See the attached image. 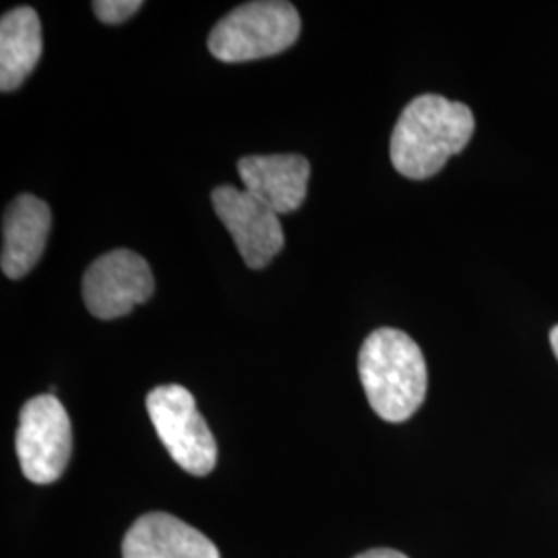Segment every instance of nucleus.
<instances>
[{
    "label": "nucleus",
    "instance_id": "obj_2",
    "mask_svg": "<svg viewBox=\"0 0 558 558\" xmlns=\"http://www.w3.org/2000/svg\"><path fill=\"white\" fill-rule=\"evenodd\" d=\"M360 380L371 408L387 422H405L426 398V362L418 343L399 329L383 327L362 343Z\"/></svg>",
    "mask_w": 558,
    "mask_h": 558
},
{
    "label": "nucleus",
    "instance_id": "obj_6",
    "mask_svg": "<svg viewBox=\"0 0 558 558\" xmlns=\"http://www.w3.org/2000/svg\"><path fill=\"white\" fill-rule=\"evenodd\" d=\"M156 281L149 263L119 248L94 260L83 278V300L96 319H119L151 299Z\"/></svg>",
    "mask_w": 558,
    "mask_h": 558
},
{
    "label": "nucleus",
    "instance_id": "obj_10",
    "mask_svg": "<svg viewBox=\"0 0 558 558\" xmlns=\"http://www.w3.org/2000/svg\"><path fill=\"white\" fill-rule=\"evenodd\" d=\"M50 207L34 195H20L4 214L0 265L9 279L25 278L40 260L50 232Z\"/></svg>",
    "mask_w": 558,
    "mask_h": 558
},
{
    "label": "nucleus",
    "instance_id": "obj_9",
    "mask_svg": "<svg viewBox=\"0 0 558 558\" xmlns=\"http://www.w3.org/2000/svg\"><path fill=\"white\" fill-rule=\"evenodd\" d=\"M122 558H221L218 546L170 513H147L122 539Z\"/></svg>",
    "mask_w": 558,
    "mask_h": 558
},
{
    "label": "nucleus",
    "instance_id": "obj_13",
    "mask_svg": "<svg viewBox=\"0 0 558 558\" xmlns=\"http://www.w3.org/2000/svg\"><path fill=\"white\" fill-rule=\"evenodd\" d=\"M354 558H408L405 555H401L398 550H391V548H375V550H368V553H362L359 557Z\"/></svg>",
    "mask_w": 558,
    "mask_h": 558
},
{
    "label": "nucleus",
    "instance_id": "obj_11",
    "mask_svg": "<svg viewBox=\"0 0 558 558\" xmlns=\"http://www.w3.org/2000/svg\"><path fill=\"white\" fill-rule=\"evenodd\" d=\"M41 25L32 7H17L0 21V89L13 92L41 57Z\"/></svg>",
    "mask_w": 558,
    "mask_h": 558
},
{
    "label": "nucleus",
    "instance_id": "obj_5",
    "mask_svg": "<svg viewBox=\"0 0 558 558\" xmlns=\"http://www.w3.org/2000/svg\"><path fill=\"white\" fill-rule=\"evenodd\" d=\"M15 449L29 482L52 484L62 476L73 453V428L66 410L52 393L23 405Z\"/></svg>",
    "mask_w": 558,
    "mask_h": 558
},
{
    "label": "nucleus",
    "instance_id": "obj_4",
    "mask_svg": "<svg viewBox=\"0 0 558 558\" xmlns=\"http://www.w3.org/2000/svg\"><path fill=\"white\" fill-rule=\"evenodd\" d=\"M145 403L170 458L193 476L211 474L218 461V442L191 391L180 385H163L156 387Z\"/></svg>",
    "mask_w": 558,
    "mask_h": 558
},
{
    "label": "nucleus",
    "instance_id": "obj_7",
    "mask_svg": "<svg viewBox=\"0 0 558 558\" xmlns=\"http://www.w3.org/2000/svg\"><path fill=\"white\" fill-rule=\"evenodd\" d=\"M214 209L236 242L240 257L251 269L269 265L283 246V230L278 214L248 191L218 186L211 195Z\"/></svg>",
    "mask_w": 558,
    "mask_h": 558
},
{
    "label": "nucleus",
    "instance_id": "obj_14",
    "mask_svg": "<svg viewBox=\"0 0 558 558\" xmlns=\"http://www.w3.org/2000/svg\"><path fill=\"white\" fill-rule=\"evenodd\" d=\"M550 345H553V350H555V356L558 360V325L550 331Z\"/></svg>",
    "mask_w": 558,
    "mask_h": 558
},
{
    "label": "nucleus",
    "instance_id": "obj_1",
    "mask_svg": "<svg viewBox=\"0 0 558 558\" xmlns=\"http://www.w3.org/2000/svg\"><path fill=\"white\" fill-rule=\"evenodd\" d=\"M474 129V114L465 104L420 96L403 108L393 129L391 161L405 179H430L470 143Z\"/></svg>",
    "mask_w": 558,
    "mask_h": 558
},
{
    "label": "nucleus",
    "instance_id": "obj_3",
    "mask_svg": "<svg viewBox=\"0 0 558 558\" xmlns=\"http://www.w3.org/2000/svg\"><path fill=\"white\" fill-rule=\"evenodd\" d=\"M300 36L299 11L290 2L240 4L209 34V52L221 62L267 59L292 48Z\"/></svg>",
    "mask_w": 558,
    "mask_h": 558
},
{
    "label": "nucleus",
    "instance_id": "obj_12",
    "mask_svg": "<svg viewBox=\"0 0 558 558\" xmlns=\"http://www.w3.org/2000/svg\"><path fill=\"white\" fill-rule=\"evenodd\" d=\"M141 7H143V2L140 0H96L92 4L98 20L104 23H112V25L133 17Z\"/></svg>",
    "mask_w": 558,
    "mask_h": 558
},
{
    "label": "nucleus",
    "instance_id": "obj_8",
    "mask_svg": "<svg viewBox=\"0 0 558 558\" xmlns=\"http://www.w3.org/2000/svg\"><path fill=\"white\" fill-rule=\"evenodd\" d=\"M244 191L276 214H292L306 199L311 163L296 154L246 156L239 161Z\"/></svg>",
    "mask_w": 558,
    "mask_h": 558
}]
</instances>
